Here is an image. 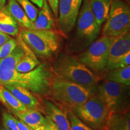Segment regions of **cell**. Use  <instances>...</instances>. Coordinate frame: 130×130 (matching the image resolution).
Wrapping results in <instances>:
<instances>
[{"instance_id":"603a6c76","label":"cell","mask_w":130,"mask_h":130,"mask_svg":"<svg viewBox=\"0 0 130 130\" xmlns=\"http://www.w3.org/2000/svg\"><path fill=\"white\" fill-rule=\"evenodd\" d=\"M1 90L3 98V103L13 113L15 112H22L27 109V107L14 97L4 86H1Z\"/></svg>"},{"instance_id":"7c38bea8","label":"cell","mask_w":130,"mask_h":130,"mask_svg":"<svg viewBox=\"0 0 130 130\" xmlns=\"http://www.w3.org/2000/svg\"><path fill=\"white\" fill-rule=\"evenodd\" d=\"M130 52V35L129 31L115 37L109 49L108 57L105 68L107 71L115 69L118 61Z\"/></svg>"},{"instance_id":"4316f807","label":"cell","mask_w":130,"mask_h":130,"mask_svg":"<svg viewBox=\"0 0 130 130\" xmlns=\"http://www.w3.org/2000/svg\"><path fill=\"white\" fill-rule=\"evenodd\" d=\"M3 126H6L10 130H19L16 122V118L12 115L6 111L2 113Z\"/></svg>"},{"instance_id":"9a60e30c","label":"cell","mask_w":130,"mask_h":130,"mask_svg":"<svg viewBox=\"0 0 130 130\" xmlns=\"http://www.w3.org/2000/svg\"><path fill=\"white\" fill-rule=\"evenodd\" d=\"M17 42L23 48L24 54L16 64V71L20 73L28 72L35 69L40 63L35 54L22 40L20 35L18 38Z\"/></svg>"},{"instance_id":"7402d4cb","label":"cell","mask_w":130,"mask_h":130,"mask_svg":"<svg viewBox=\"0 0 130 130\" xmlns=\"http://www.w3.org/2000/svg\"><path fill=\"white\" fill-rule=\"evenodd\" d=\"M105 79L127 86L130 85V66L108 71Z\"/></svg>"},{"instance_id":"8d00e7d4","label":"cell","mask_w":130,"mask_h":130,"mask_svg":"<svg viewBox=\"0 0 130 130\" xmlns=\"http://www.w3.org/2000/svg\"><path fill=\"white\" fill-rule=\"evenodd\" d=\"M35 130H43V125H41V126H39V127H37V128H36Z\"/></svg>"},{"instance_id":"ac0fdd59","label":"cell","mask_w":130,"mask_h":130,"mask_svg":"<svg viewBox=\"0 0 130 130\" xmlns=\"http://www.w3.org/2000/svg\"><path fill=\"white\" fill-rule=\"evenodd\" d=\"M54 27V21L52 16L51 8L46 0L43 1L41 10L39 11L37 18L33 22L34 30H52Z\"/></svg>"},{"instance_id":"d590c367","label":"cell","mask_w":130,"mask_h":130,"mask_svg":"<svg viewBox=\"0 0 130 130\" xmlns=\"http://www.w3.org/2000/svg\"><path fill=\"white\" fill-rule=\"evenodd\" d=\"M0 130H10V129H9V128L7 127H6V126H3L0 127Z\"/></svg>"},{"instance_id":"484cf974","label":"cell","mask_w":130,"mask_h":130,"mask_svg":"<svg viewBox=\"0 0 130 130\" xmlns=\"http://www.w3.org/2000/svg\"><path fill=\"white\" fill-rule=\"evenodd\" d=\"M17 45V40L11 38L9 41L1 45L0 46V59H2L9 55L16 48Z\"/></svg>"},{"instance_id":"277c9868","label":"cell","mask_w":130,"mask_h":130,"mask_svg":"<svg viewBox=\"0 0 130 130\" xmlns=\"http://www.w3.org/2000/svg\"><path fill=\"white\" fill-rule=\"evenodd\" d=\"M129 86L105 80L97 85L93 95L105 105L109 111L129 110Z\"/></svg>"},{"instance_id":"8992f818","label":"cell","mask_w":130,"mask_h":130,"mask_svg":"<svg viewBox=\"0 0 130 130\" xmlns=\"http://www.w3.org/2000/svg\"><path fill=\"white\" fill-rule=\"evenodd\" d=\"M130 10L122 0H111L108 16L103 29V35L118 37L129 31Z\"/></svg>"},{"instance_id":"d4e9b609","label":"cell","mask_w":130,"mask_h":130,"mask_svg":"<svg viewBox=\"0 0 130 130\" xmlns=\"http://www.w3.org/2000/svg\"><path fill=\"white\" fill-rule=\"evenodd\" d=\"M70 122V130H93L81 121L71 110L67 112Z\"/></svg>"},{"instance_id":"7a4b0ae2","label":"cell","mask_w":130,"mask_h":130,"mask_svg":"<svg viewBox=\"0 0 130 130\" xmlns=\"http://www.w3.org/2000/svg\"><path fill=\"white\" fill-rule=\"evenodd\" d=\"M48 95L69 110H72L85 102L93 92L80 84L53 76Z\"/></svg>"},{"instance_id":"83f0119b","label":"cell","mask_w":130,"mask_h":130,"mask_svg":"<svg viewBox=\"0 0 130 130\" xmlns=\"http://www.w3.org/2000/svg\"><path fill=\"white\" fill-rule=\"evenodd\" d=\"M129 65H130V52L128 53L126 55H125V56L118 61V63H117L115 69H117V68H125L128 66H129Z\"/></svg>"},{"instance_id":"44dd1931","label":"cell","mask_w":130,"mask_h":130,"mask_svg":"<svg viewBox=\"0 0 130 130\" xmlns=\"http://www.w3.org/2000/svg\"><path fill=\"white\" fill-rule=\"evenodd\" d=\"M0 31L12 36L19 35V28L17 22L5 9L0 11Z\"/></svg>"},{"instance_id":"6da1fadb","label":"cell","mask_w":130,"mask_h":130,"mask_svg":"<svg viewBox=\"0 0 130 130\" xmlns=\"http://www.w3.org/2000/svg\"><path fill=\"white\" fill-rule=\"evenodd\" d=\"M51 71L56 77L80 84L94 94L97 86V78L76 57L62 55L53 63Z\"/></svg>"},{"instance_id":"5bb4252c","label":"cell","mask_w":130,"mask_h":130,"mask_svg":"<svg viewBox=\"0 0 130 130\" xmlns=\"http://www.w3.org/2000/svg\"><path fill=\"white\" fill-rule=\"evenodd\" d=\"M3 86L11 92L21 103L23 104L27 109L37 110L42 109L38 100L28 89L18 85H4Z\"/></svg>"},{"instance_id":"d6a6232c","label":"cell","mask_w":130,"mask_h":130,"mask_svg":"<svg viewBox=\"0 0 130 130\" xmlns=\"http://www.w3.org/2000/svg\"><path fill=\"white\" fill-rule=\"evenodd\" d=\"M31 2H32V3L36 5V6H38L39 7L41 8L43 6V1L44 0H30Z\"/></svg>"},{"instance_id":"2e32d148","label":"cell","mask_w":130,"mask_h":130,"mask_svg":"<svg viewBox=\"0 0 130 130\" xmlns=\"http://www.w3.org/2000/svg\"><path fill=\"white\" fill-rule=\"evenodd\" d=\"M46 116L50 118L60 130H70V122L68 114L58 108L51 101H44Z\"/></svg>"},{"instance_id":"9c48e42d","label":"cell","mask_w":130,"mask_h":130,"mask_svg":"<svg viewBox=\"0 0 130 130\" xmlns=\"http://www.w3.org/2000/svg\"><path fill=\"white\" fill-rule=\"evenodd\" d=\"M77 17V34L87 43L93 42L100 34L101 26L98 24L91 9L90 0H84Z\"/></svg>"},{"instance_id":"4fadbf2b","label":"cell","mask_w":130,"mask_h":130,"mask_svg":"<svg viewBox=\"0 0 130 130\" xmlns=\"http://www.w3.org/2000/svg\"><path fill=\"white\" fill-rule=\"evenodd\" d=\"M101 130H130L129 110L108 112Z\"/></svg>"},{"instance_id":"1f68e13d","label":"cell","mask_w":130,"mask_h":130,"mask_svg":"<svg viewBox=\"0 0 130 130\" xmlns=\"http://www.w3.org/2000/svg\"><path fill=\"white\" fill-rule=\"evenodd\" d=\"M11 39V37L9 35L5 34L0 31V46L4 44Z\"/></svg>"},{"instance_id":"d6986e66","label":"cell","mask_w":130,"mask_h":130,"mask_svg":"<svg viewBox=\"0 0 130 130\" xmlns=\"http://www.w3.org/2000/svg\"><path fill=\"white\" fill-rule=\"evenodd\" d=\"M13 114L19 119L34 130L42 125L45 119L39 110L35 109H27L24 111L15 112Z\"/></svg>"},{"instance_id":"3957f363","label":"cell","mask_w":130,"mask_h":130,"mask_svg":"<svg viewBox=\"0 0 130 130\" xmlns=\"http://www.w3.org/2000/svg\"><path fill=\"white\" fill-rule=\"evenodd\" d=\"M53 77L51 69L45 63H40L28 72L16 71L9 85L21 86L37 95H45L48 94Z\"/></svg>"},{"instance_id":"30bf717a","label":"cell","mask_w":130,"mask_h":130,"mask_svg":"<svg viewBox=\"0 0 130 130\" xmlns=\"http://www.w3.org/2000/svg\"><path fill=\"white\" fill-rule=\"evenodd\" d=\"M83 0H58L59 25L64 32L72 30L78 15Z\"/></svg>"},{"instance_id":"cb8c5ba5","label":"cell","mask_w":130,"mask_h":130,"mask_svg":"<svg viewBox=\"0 0 130 130\" xmlns=\"http://www.w3.org/2000/svg\"><path fill=\"white\" fill-rule=\"evenodd\" d=\"M28 16L29 19L34 22L37 18L39 10L30 0H16Z\"/></svg>"},{"instance_id":"ba28073f","label":"cell","mask_w":130,"mask_h":130,"mask_svg":"<svg viewBox=\"0 0 130 130\" xmlns=\"http://www.w3.org/2000/svg\"><path fill=\"white\" fill-rule=\"evenodd\" d=\"M71 111L93 130H101L109 112L105 105L94 95Z\"/></svg>"},{"instance_id":"ffe728a7","label":"cell","mask_w":130,"mask_h":130,"mask_svg":"<svg viewBox=\"0 0 130 130\" xmlns=\"http://www.w3.org/2000/svg\"><path fill=\"white\" fill-rule=\"evenodd\" d=\"M111 0H90L91 9L100 26L105 22L109 14Z\"/></svg>"},{"instance_id":"e575fe53","label":"cell","mask_w":130,"mask_h":130,"mask_svg":"<svg viewBox=\"0 0 130 130\" xmlns=\"http://www.w3.org/2000/svg\"><path fill=\"white\" fill-rule=\"evenodd\" d=\"M3 98L2 95V90H1V85H0V102H3Z\"/></svg>"},{"instance_id":"836d02e7","label":"cell","mask_w":130,"mask_h":130,"mask_svg":"<svg viewBox=\"0 0 130 130\" xmlns=\"http://www.w3.org/2000/svg\"><path fill=\"white\" fill-rule=\"evenodd\" d=\"M7 0H0V11L2 10L6 6Z\"/></svg>"},{"instance_id":"e0dca14e","label":"cell","mask_w":130,"mask_h":130,"mask_svg":"<svg viewBox=\"0 0 130 130\" xmlns=\"http://www.w3.org/2000/svg\"><path fill=\"white\" fill-rule=\"evenodd\" d=\"M5 9L13 18L17 23L24 28H33V22L29 19L24 10L16 0H8V4L5 6Z\"/></svg>"},{"instance_id":"52a82bcc","label":"cell","mask_w":130,"mask_h":130,"mask_svg":"<svg viewBox=\"0 0 130 130\" xmlns=\"http://www.w3.org/2000/svg\"><path fill=\"white\" fill-rule=\"evenodd\" d=\"M115 39V37L103 35L92 42L89 48L79 56L78 59L94 72L102 71L106 66L110 46Z\"/></svg>"},{"instance_id":"f1b7e54d","label":"cell","mask_w":130,"mask_h":130,"mask_svg":"<svg viewBox=\"0 0 130 130\" xmlns=\"http://www.w3.org/2000/svg\"><path fill=\"white\" fill-rule=\"evenodd\" d=\"M42 125L43 127V130H60L56 125L47 116L45 118L44 123Z\"/></svg>"},{"instance_id":"4dcf8cb0","label":"cell","mask_w":130,"mask_h":130,"mask_svg":"<svg viewBox=\"0 0 130 130\" xmlns=\"http://www.w3.org/2000/svg\"><path fill=\"white\" fill-rule=\"evenodd\" d=\"M16 122L19 130H34L20 119L16 118Z\"/></svg>"},{"instance_id":"5b68a950","label":"cell","mask_w":130,"mask_h":130,"mask_svg":"<svg viewBox=\"0 0 130 130\" xmlns=\"http://www.w3.org/2000/svg\"><path fill=\"white\" fill-rule=\"evenodd\" d=\"M19 35L36 56L40 58L50 57L58 48V37L51 30L24 28Z\"/></svg>"},{"instance_id":"f546056e","label":"cell","mask_w":130,"mask_h":130,"mask_svg":"<svg viewBox=\"0 0 130 130\" xmlns=\"http://www.w3.org/2000/svg\"><path fill=\"white\" fill-rule=\"evenodd\" d=\"M46 1L54 16L57 17L58 14V0H46Z\"/></svg>"},{"instance_id":"8fae6325","label":"cell","mask_w":130,"mask_h":130,"mask_svg":"<svg viewBox=\"0 0 130 130\" xmlns=\"http://www.w3.org/2000/svg\"><path fill=\"white\" fill-rule=\"evenodd\" d=\"M24 54L22 47L18 43L13 51L0 59V85H9L16 71V66Z\"/></svg>"}]
</instances>
